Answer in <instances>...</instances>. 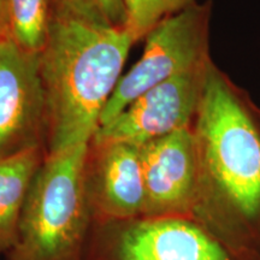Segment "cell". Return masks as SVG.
Wrapping results in <instances>:
<instances>
[{"label":"cell","instance_id":"obj_1","mask_svg":"<svg viewBox=\"0 0 260 260\" xmlns=\"http://www.w3.org/2000/svg\"><path fill=\"white\" fill-rule=\"evenodd\" d=\"M134 41L113 27L53 6L39 54L46 107V153L90 142Z\"/></svg>","mask_w":260,"mask_h":260},{"label":"cell","instance_id":"obj_12","mask_svg":"<svg viewBox=\"0 0 260 260\" xmlns=\"http://www.w3.org/2000/svg\"><path fill=\"white\" fill-rule=\"evenodd\" d=\"M124 6V29L138 42L145 39L162 19L177 14L199 0H122Z\"/></svg>","mask_w":260,"mask_h":260},{"label":"cell","instance_id":"obj_6","mask_svg":"<svg viewBox=\"0 0 260 260\" xmlns=\"http://www.w3.org/2000/svg\"><path fill=\"white\" fill-rule=\"evenodd\" d=\"M211 60L141 94L111 122L100 125L90 144L126 142L142 146L178 130L193 128Z\"/></svg>","mask_w":260,"mask_h":260},{"label":"cell","instance_id":"obj_4","mask_svg":"<svg viewBox=\"0 0 260 260\" xmlns=\"http://www.w3.org/2000/svg\"><path fill=\"white\" fill-rule=\"evenodd\" d=\"M211 11L210 0L198 2L162 19L148 32L144 53L121 77L103 110L99 126L111 122L148 89L209 63Z\"/></svg>","mask_w":260,"mask_h":260},{"label":"cell","instance_id":"obj_7","mask_svg":"<svg viewBox=\"0 0 260 260\" xmlns=\"http://www.w3.org/2000/svg\"><path fill=\"white\" fill-rule=\"evenodd\" d=\"M46 107L39 56L0 40V158L45 146Z\"/></svg>","mask_w":260,"mask_h":260},{"label":"cell","instance_id":"obj_13","mask_svg":"<svg viewBox=\"0 0 260 260\" xmlns=\"http://www.w3.org/2000/svg\"><path fill=\"white\" fill-rule=\"evenodd\" d=\"M53 6L113 27L124 28L122 0H53Z\"/></svg>","mask_w":260,"mask_h":260},{"label":"cell","instance_id":"obj_14","mask_svg":"<svg viewBox=\"0 0 260 260\" xmlns=\"http://www.w3.org/2000/svg\"><path fill=\"white\" fill-rule=\"evenodd\" d=\"M10 38L9 0H0V40Z\"/></svg>","mask_w":260,"mask_h":260},{"label":"cell","instance_id":"obj_9","mask_svg":"<svg viewBox=\"0 0 260 260\" xmlns=\"http://www.w3.org/2000/svg\"><path fill=\"white\" fill-rule=\"evenodd\" d=\"M84 181L93 222L128 220L144 214L141 146L89 142Z\"/></svg>","mask_w":260,"mask_h":260},{"label":"cell","instance_id":"obj_11","mask_svg":"<svg viewBox=\"0 0 260 260\" xmlns=\"http://www.w3.org/2000/svg\"><path fill=\"white\" fill-rule=\"evenodd\" d=\"M53 0H9L10 38L22 51L39 54L47 42Z\"/></svg>","mask_w":260,"mask_h":260},{"label":"cell","instance_id":"obj_5","mask_svg":"<svg viewBox=\"0 0 260 260\" xmlns=\"http://www.w3.org/2000/svg\"><path fill=\"white\" fill-rule=\"evenodd\" d=\"M82 260H230L189 217L93 222Z\"/></svg>","mask_w":260,"mask_h":260},{"label":"cell","instance_id":"obj_10","mask_svg":"<svg viewBox=\"0 0 260 260\" xmlns=\"http://www.w3.org/2000/svg\"><path fill=\"white\" fill-rule=\"evenodd\" d=\"M45 155V146H34L0 158V256L15 245L29 188Z\"/></svg>","mask_w":260,"mask_h":260},{"label":"cell","instance_id":"obj_2","mask_svg":"<svg viewBox=\"0 0 260 260\" xmlns=\"http://www.w3.org/2000/svg\"><path fill=\"white\" fill-rule=\"evenodd\" d=\"M199 186L193 219L260 218V107L211 60L194 125Z\"/></svg>","mask_w":260,"mask_h":260},{"label":"cell","instance_id":"obj_8","mask_svg":"<svg viewBox=\"0 0 260 260\" xmlns=\"http://www.w3.org/2000/svg\"><path fill=\"white\" fill-rule=\"evenodd\" d=\"M145 182L142 217H189L199 186V158L193 128L178 130L141 146Z\"/></svg>","mask_w":260,"mask_h":260},{"label":"cell","instance_id":"obj_3","mask_svg":"<svg viewBox=\"0 0 260 260\" xmlns=\"http://www.w3.org/2000/svg\"><path fill=\"white\" fill-rule=\"evenodd\" d=\"M88 149L86 142L45 155L9 260H82L93 225L84 181Z\"/></svg>","mask_w":260,"mask_h":260}]
</instances>
